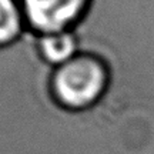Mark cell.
Instances as JSON below:
<instances>
[{
	"label": "cell",
	"mask_w": 154,
	"mask_h": 154,
	"mask_svg": "<svg viewBox=\"0 0 154 154\" xmlns=\"http://www.w3.org/2000/svg\"><path fill=\"white\" fill-rule=\"evenodd\" d=\"M109 84L104 61L93 54H76L59 66L51 76V93L60 106L83 110L103 96Z\"/></svg>",
	"instance_id": "6da1fadb"
},
{
	"label": "cell",
	"mask_w": 154,
	"mask_h": 154,
	"mask_svg": "<svg viewBox=\"0 0 154 154\" xmlns=\"http://www.w3.org/2000/svg\"><path fill=\"white\" fill-rule=\"evenodd\" d=\"M90 0H20L24 20L42 34L67 32L87 10Z\"/></svg>",
	"instance_id": "7a4b0ae2"
},
{
	"label": "cell",
	"mask_w": 154,
	"mask_h": 154,
	"mask_svg": "<svg viewBox=\"0 0 154 154\" xmlns=\"http://www.w3.org/2000/svg\"><path fill=\"white\" fill-rule=\"evenodd\" d=\"M38 51L47 63L59 67L76 56V37L69 30L59 32V33L42 34L38 40Z\"/></svg>",
	"instance_id": "3957f363"
},
{
	"label": "cell",
	"mask_w": 154,
	"mask_h": 154,
	"mask_svg": "<svg viewBox=\"0 0 154 154\" xmlns=\"http://www.w3.org/2000/svg\"><path fill=\"white\" fill-rule=\"evenodd\" d=\"M24 16L16 0H0V46L14 42L23 30Z\"/></svg>",
	"instance_id": "277c9868"
}]
</instances>
